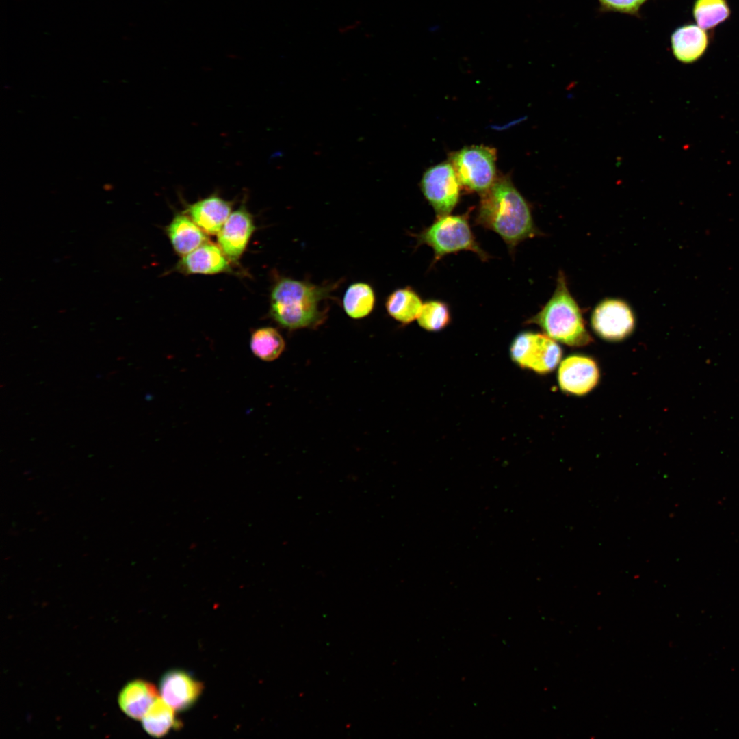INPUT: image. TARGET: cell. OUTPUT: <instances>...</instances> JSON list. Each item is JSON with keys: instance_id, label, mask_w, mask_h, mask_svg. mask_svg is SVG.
Listing matches in <instances>:
<instances>
[{"instance_id": "1", "label": "cell", "mask_w": 739, "mask_h": 739, "mask_svg": "<svg viewBox=\"0 0 739 739\" xmlns=\"http://www.w3.org/2000/svg\"><path fill=\"white\" fill-rule=\"evenodd\" d=\"M476 223L497 233L513 250L526 239L537 236L530 207L511 181L496 178L482 193Z\"/></svg>"}, {"instance_id": "2", "label": "cell", "mask_w": 739, "mask_h": 739, "mask_svg": "<svg viewBox=\"0 0 739 739\" xmlns=\"http://www.w3.org/2000/svg\"><path fill=\"white\" fill-rule=\"evenodd\" d=\"M338 285L339 281L316 285L281 277L271 291L270 315L281 326L290 330L316 328L326 318V302Z\"/></svg>"}, {"instance_id": "3", "label": "cell", "mask_w": 739, "mask_h": 739, "mask_svg": "<svg viewBox=\"0 0 739 739\" xmlns=\"http://www.w3.org/2000/svg\"><path fill=\"white\" fill-rule=\"evenodd\" d=\"M528 323L537 324L550 338L567 346H584L592 341L579 305L571 294L565 275L561 271L552 296Z\"/></svg>"}, {"instance_id": "4", "label": "cell", "mask_w": 739, "mask_h": 739, "mask_svg": "<svg viewBox=\"0 0 739 739\" xmlns=\"http://www.w3.org/2000/svg\"><path fill=\"white\" fill-rule=\"evenodd\" d=\"M415 237L417 246L426 244L432 248L435 261L461 250L472 251L482 261L489 257L476 242L465 214L438 217L431 226Z\"/></svg>"}, {"instance_id": "5", "label": "cell", "mask_w": 739, "mask_h": 739, "mask_svg": "<svg viewBox=\"0 0 739 739\" xmlns=\"http://www.w3.org/2000/svg\"><path fill=\"white\" fill-rule=\"evenodd\" d=\"M510 352L513 361L520 367L540 374L552 372L562 357V349L555 340L547 335L532 332L518 335L511 344Z\"/></svg>"}, {"instance_id": "6", "label": "cell", "mask_w": 739, "mask_h": 739, "mask_svg": "<svg viewBox=\"0 0 739 739\" xmlns=\"http://www.w3.org/2000/svg\"><path fill=\"white\" fill-rule=\"evenodd\" d=\"M452 164L460 183L468 189L484 192L496 179L495 153L482 146L464 148L452 157Z\"/></svg>"}, {"instance_id": "7", "label": "cell", "mask_w": 739, "mask_h": 739, "mask_svg": "<svg viewBox=\"0 0 739 739\" xmlns=\"http://www.w3.org/2000/svg\"><path fill=\"white\" fill-rule=\"evenodd\" d=\"M421 187L437 218L449 214L458 202L460 182L452 164L429 168L423 175Z\"/></svg>"}, {"instance_id": "8", "label": "cell", "mask_w": 739, "mask_h": 739, "mask_svg": "<svg viewBox=\"0 0 739 739\" xmlns=\"http://www.w3.org/2000/svg\"><path fill=\"white\" fill-rule=\"evenodd\" d=\"M591 324L600 337L616 341L626 338L632 333L635 318L625 302L618 298H606L593 310Z\"/></svg>"}, {"instance_id": "9", "label": "cell", "mask_w": 739, "mask_h": 739, "mask_svg": "<svg viewBox=\"0 0 739 739\" xmlns=\"http://www.w3.org/2000/svg\"><path fill=\"white\" fill-rule=\"evenodd\" d=\"M255 230L253 218L243 205L231 212L218 233V244L229 261H237Z\"/></svg>"}, {"instance_id": "10", "label": "cell", "mask_w": 739, "mask_h": 739, "mask_svg": "<svg viewBox=\"0 0 739 739\" xmlns=\"http://www.w3.org/2000/svg\"><path fill=\"white\" fill-rule=\"evenodd\" d=\"M560 389L566 393L584 395L597 384L599 371L595 361L588 356L572 355L560 365L558 374Z\"/></svg>"}, {"instance_id": "11", "label": "cell", "mask_w": 739, "mask_h": 739, "mask_svg": "<svg viewBox=\"0 0 739 739\" xmlns=\"http://www.w3.org/2000/svg\"><path fill=\"white\" fill-rule=\"evenodd\" d=\"M161 698L174 710L182 712L190 708L203 691V685L190 673L181 669L165 673L159 682Z\"/></svg>"}, {"instance_id": "12", "label": "cell", "mask_w": 739, "mask_h": 739, "mask_svg": "<svg viewBox=\"0 0 739 739\" xmlns=\"http://www.w3.org/2000/svg\"><path fill=\"white\" fill-rule=\"evenodd\" d=\"M229 261L219 246L206 242L183 256L176 269L185 274H216L229 272Z\"/></svg>"}, {"instance_id": "13", "label": "cell", "mask_w": 739, "mask_h": 739, "mask_svg": "<svg viewBox=\"0 0 739 739\" xmlns=\"http://www.w3.org/2000/svg\"><path fill=\"white\" fill-rule=\"evenodd\" d=\"M233 203L216 194L190 204L185 213L208 235H218L231 213Z\"/></svg>"}, {"instance_id": "14", "label": "cell", "mask_w": 739, "mask_h": 739, "mask_svg": "<svg viewBox=\"0 0 739 739\" xmlns=\"http://www.w3.org/2000/svg\"><path fill=\"white\" fill-rule=\"evenodd\" d=\"M709 44L708 34L695 24L688 23L679 26L671 36L673 54L683 63H692L700 59Z\"/></svg>"}, {"instance_id": "15", "label": "cell", "mask_w": 739, "mask_h": 739, "mask_svg": "<svg viewBox=\"0 0 739 739\" xmlns=\"http://www.w3.org/2000/svg\"><path fill=\"white\" fill-rule=\"evenodd\" d=\"M156 688L142 679L127 683L118 695L121 710L129 717L142 719L153 703L159 698Z\"/></svg>"}, {"instance_id": "16", "label": "cell", "mask_w": 739, "mask_h": 739, "mask_svg": "<svg viewBox=\"0 0 739 739\" xmlns=\"http://www.w3.org/2000/svg\"><path fill=\"white\" fill-rule=\"evenodd\" d=\"M166 233L174 251L181 257L207 242V234L186 213L175 215Z\"/></svg>"}, {"instance_id": "17", "label": "cell", "mask_w": 739, "mask_h": 739, "mask_svg": "<svg viewBox=\"0 0 739 739\" xmlns=\"http://www.w3.org/2000/svg\"><path fill=\"white\" fill-rule=\"evenodd\" d=\"M422 305L421 298L410 287L396 289L388 296L385 302L388 314L405 324L417 319Z\"/></svg>"}, {"instance_id": "18", "label": "cell", "mask_w": 739, "mask_h": 739, "mask_svg": "<svg viewBox=\"0 0 739 739\" xmlns=\"http://www.w3.org/2000/svg\"><path fill=\"white\" fill-rule=\"evenodd\" d=\"M376 302L372 287L364 282L351 284L346 289L342 300L345 313L352 319H361L369 315Z\"/></svg>"}, {"instance_id": "19", "label": "cell", "mask_w": 739, "mask_h": 739, "mask_svg": "<svg viewBox=\"0 0 739 739\" xmlns=\"http://www.w3.org/2000/svg\"><path fill=\"white\" fill-rule=\"evenodd\" d=\"M142 725L148 734L161 738L171 729L177 728L180 723L176 718L174 710L159 697L142 718Z\"/></svg>"}, {"instance_id": "20", "label": "cell", "mask_w": 739, "mask_h": 739, "mask_svg": "<svg viewBox=\"0 0 739 739\" xmlns=\"http://www.w3.org/2000/svg\"><path fill=\"white\" fill-rule=\"evenodd\" d=\"M250 345L254 355L264 361L278 358L285 346L282 335L272 327H262L253 331Z\"/></svg>"}, {"instance_id": "21", "label": "cell", "mask_w": 739, "mask_h": 739, "mask_svg": "<svg viewBox=\"0 0 739 739\" xmlns=\"http://www.w3.org/2000/svg\"><path fill=\"white\" fill-rule=\"evenodd\" d=\"M731 15L727 0H695L692 16L698 26L710 30L726 21Z\"/></svg>"}, {"instance_id": "22", "label": "cell", "mask_w": 739, "mask_h": 739, "mask_svg": "<svg viewBox=\"0 0 739 739\" xmlns=\"http://www.w3.org/2000/svg\"><path fill=\"white\" fill-rule=\"evenodd\" d=\"M450 321L448 306L439 300H430L422 305L417 317L419 326L429 331H438L444 328Z\"/></svg>"}, {"instance_id": "23", "label": "cell", "mask_w": 739, "mask_h": 739, "mask_svg": "<svg viewBox=\"0 0 739 739\" xmlns=\"http://www.w3.org/2000/svg\"><path fill=\"white\" fill-rule=\"evenodd\" d=\"M602 12H614L639 16L640 9L647 0H598Z\"/></svg>"}]
</instances>
